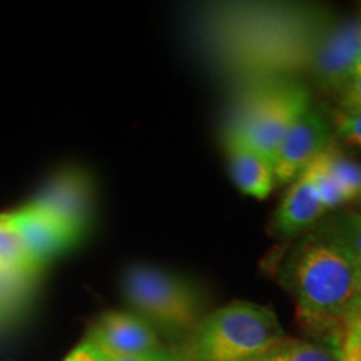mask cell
Here are the masks:
<instances>
[{"instance_id":"6da1fadb","label":"cell","mask_w":361,"mask_h":361,"mask_svg":"<svg viewBox=\"0 0 361 361\" xmlns=\"http://www.w3.org/2000/svg\"><path fill=\"white\" fill-rule=\"evenodd\" d=\"M360 276L358 261L314 228L290 247L278 269L279 283L295 298L303 326L336 350Z\"/></svg>"},{"instance_id":"7a4b0ae2","label":"cell","mask_w":361,"mask_h":361,"mask_svg":"<svg viewBox=\"0 0 361 361\" xmlns=\"http://www.w3.org/2000/svg\"><path fill=\"white\" fill-rule=\"evenodd\" d=\"M283 336L273 310L233 301L202 316L180 356L184 361H251Z\"/></svg>"},{"instance_id":"3957f363","label":"cell","mask_w":361,"mask_h":361,"mask_svg":"<svg viewBox=\"0 0 361 361\" xmlns=\"http://www.w3.org/2000/svg\"><path fill=\"white\" fill-rule=\"evenodd\" d=\"M124 300L135 314L169 336H184L204 316V300L189 279L151 264H134L121 281Z\"/></svg>"},{"instance_id":"277c9868","label":"cell","mask_w":361,"mask_h":361,"mask_svg":"<svg viewBox=\"0 0 361 361\" xmlns=\"http://www.w3.org/2000/svg\"><path fill=\"white\" fill-rule=\"evenodd\" d=\"M306 85L290 79H268L245 94L224 129V139H239L273 159L283 137L310 109Z\"/></svg>"},{"instance_id":"5b68a950","label":"cell","mask_w":361,"mask_h":361,"mask_svg":"<svg viewBox=\"0 0 361 361\" xmlns=\"http://www.w3.org/2000/svg\"><path fill=\"white\" fill-rule=\"evenodd\" d=\"M361 54V16L326 22L311 45L306 61L310 78L322 92L338 96L355 75Z\"/></svg>"},{"instance_id":"8992f818","label":"cell","mask_w":361,"mask_h":361,"mask_svg":"<svg viewBox=\"0 0 361 361\" xmlns=\"http://www.w3.org/2000/svg\"><path fill=\"white\" fill-rule=\"evenodd\" d=\"M64 226L75 241L87 234L94 216V186L80 168L57 171L29 202Z\"/></svg>"},{"instance_id":"52a82bcc","label":"cell","mask_w":361,"mask_h":361,"mask_svg":"<svg viewBox=\"0 0 361 361\" xmlns=\"http://www.w3.org/2000/svg\"><path fill=\"white\" fill-rule=\"evenodd\" d=\"M336 141L331 119L319 107L310 106L283 137L271 164L276 186L293 184L319 154Z\"/></svg>"},{"instance_id":"ba28073f","label":"cell","mask_w":361,"mask_h":361,"mask_svg":"<svg viewBox=\"0 0 361 361\" xmlns=\"http://www.w3.org/2000/svg\"><path fill=\"white\" fill-rule=\"evenodd\" d=\"M85 340L106 356H130L162 348L159 335L141 316L107 311L96 319Z\"/></svg>"},{"instance_id":"9c48e42d","label":"cell","mask_w":361,"mask_h":361,"mask_svg":"<svg viewBox=\"0 0 361 361\" xmlns=\"http://www.w3.org/2000/svg\"><path fill=\"white\" fill-rule=\"evenodd\" d=\"M8 216L19 233L34 269H39L40 266L78 245L64 226L29 202L20 209L8 213Z\"/></svg>"},{"instance_id":"30bf717a","label":"cell","mask_w":361,"mask_h":361,"mask_svg":"<svg viewBox=\"0 0 361 361\" xmlns=\"http://www.w3.org/2000/svg\"><path fill=\"white\" fill-rule=\"evenodd\" d=\"M326 214L322 197L308 174L298 178L286 196L279 202L271 218V231L274 236L295 238L314 228Z\"/></svg>"},{"instance_id":"8fae6325","label":"cell","mask_w":361,"mask_h":361,"mask_svg":"<svg viewBox=\"0 0 361 361\" xmlns=\"http://www.w3.org/2000/svg\"><path fill=\"white\" fill-rule=\"evenodd\" d=\"M229 171L239 191L246 196L264 200L276 188L273 164L268 157L239 139H224Z\"/></svg>"},{"instance_id":"7c38bea8","label":"cell","mask_w":361,"mask_h":361,"mask_svg":"<svg viewBox=\"0 0 361 361\" xmlns=\"http://www.w3.org/2000/svg\"><path fill=\"white\" fill-rule=\"evenodd\" d=\"M251 361H341L340 350L284 335Z\"/></svg>"},{"instance_id":"4fadbf2b","label":"cell","mask_w":361,"mask_h":361,"mask_svg":"<svg viewBox=\"0 0 361 361\" xmlns=\"http://www.w3.org/2000/svg\"><path fill=\"white\" fill-rule=\"evenodd\" d=\"M314 229L338 243L361 264V213L341 211L316 224Z\"/></svg>"},{"instance_id":"5bb4252c","label":"cell","mask_w":361,"mask_h":361,"mask_svg":"<svg viewBox=\"0 0 361 361\" xmlns=\"http://www.w3.org/2000/svg\"><path fill=\"white\" fill-rule=\"evenodd\" d=\"M318 161L324 166V169L333 176V179L340 184L343 192L346 194L348 201H356L361 191V164L345 154L336 141L329 146L323 154L318 156Z\"/></svg>"},{"instance_id":"9a60e30c","label":"cell","mask_w":361,"mask_h":361,"mask_svg":"<svg viewBox=\"0 0 361 361\" xmlns=\"http://www.w3.org/2000/svg\"><path fill=\"white\" fill-rule=\"evenodd\" d=\"M0 271L25 273L34 271L22 239L13 228L8 213L0 214Z\"/></svg>"},{"instance_id":"2e32d148","label":"cell","mask_w":361,"mask_h":361,"mask_svg":"<svg viewBox=\"0 0 361 361\" xmlns=\"http://www.w3.org/2000/svg\"><path fill=\"white\" fill-rule=\"evenodd\" d=\"M329 119H331L336 141L340 139L341 142L361 151V114L340 109L333 111Z\"/></svg>"},{"instance_id":"e0dca14e","label":"cell","mask_w":361,"mask_h":361,"mask_svg":"<svg viewBox=\"0 0 361 361\" xmlns=\"http://www.w3.org/2000/svg\"><path fill=\"white\" fill-rule=\"evenodd\" d=\"M341 361H361V319L350 323L340 345Z\"/></svg>"},{"instance_id":"ac0fdd59","label":"cell","mask_w":361,"mask_h":361,"mask_svg":"<svg viewBox=\"0 0 361 361\" xmlns=\"http://www.w3.org/2000/svg\"><path fill=\"white\" fill-rule=\"evenodd\" d=\"M338 106L340 109H350V107L361 106V74H355L348 82L338 92Z\"/></svg>"},{"instance_id":"d6986e66","label":"cell","mask_w":361,"mask_h":361,"mask_svg":"<svg viewBox=\"0 0 361 361\" xmlns=\"http://www.w3.org/2000/svg\"><path fill=\"white\" fill-rule=\"evenodd\" d=\"M106 356V355H104ZM106 361H184L179 351L169 350L166 346L151 351V353L130 355V356H106Z\"/></svg>"},{"instance_id":"ffe728a7","label":"cell","mask_w":361,"mask_h":361,"mask_svg":"<svg viewBox=\"0 0 361 361\" xmlns=\"http://www.w3.org/2000/svg\"><path fill=\"white\" fill-rule=\"evenodd\" d=\"M64 361H106V356L92 343L84 340L66 356Z\"/></svg>"},{"instance_id":"44dd1931","label":"cell","mask_w":361,"mask_h":361,"mask_svg":"<svg viewBox=\"0 0 361 361\" xmlns=\"http://www.w3.org/2000/svg\"><path fill=\"white\" fill-rule=\"evenodd\" d=\"M356 319H361V276H360V283H358V290H356V295L351 301L348 313H346V326L350 323L356 322Z\"/></svg>"},{"instance_id":"7402d4cb","label":"cell","mask_w":361,"mask_h":361,"mask_svg":"<svg viewBox=\"0 0 361 361\" xmlns=\"http://www.w3.org/2000/svg\"><path fill=\"white\" fill-rule=\"evenodd\" d=\"M355 74H361V54H360L358 61H356V67H355Z\"/></svg>"},{"instance_id":"603a6c76","label":"cell","mask_w":361,"mask_h":361,"mask_svg":"<svg viewBox=\"0 0 361 361\" xmlns=\"http://www.w3.org/2000/svg\"><path fill=\"white\" fill-rule=\"evenodd\" d=\"M343 111H350V112H358V114H361V106H356V107H350V109H343Z\"/></svg>"},{"instance_id":"cb8c5ba5","label":"cell","mask_w":361,"mask_h":361,"mask_svg":"<svg viewBox=\"0 0 361 361\" xmlns=\"http://www.w3.org/2000/svg\"><path fill=\"white\" fill-rule=\"evenodd\" d=\"M355 202H356V204H358V206H360V209H361V191H360V196H358V197H356V201H355Z\"/></svg>"}]
</instances>
